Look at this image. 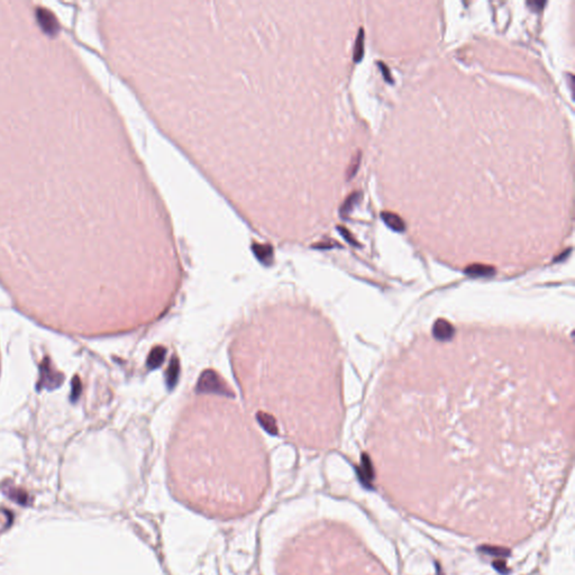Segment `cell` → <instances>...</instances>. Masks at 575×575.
<instances>
[{
  "label": "cell",
  "mask_w": 575,
  "mask_h": 575,
  "mask_svg": "<svg viewBox=\"0 0 575 575\" xmlns=\"http://www.w3.org/2000/svg\"><path fill=\"white\" fill-rule=\"evenodd\" d=\"M269 472L259 453L223 448L173 452L169 487L176 501L215 520H236L264 500Z\"/></svg>",
  "instance_id": "obj_1"
},
{
  "label": "cell",
  "mask_w": 575,
  "mask_h": 575,
  "mask_svg": "<svg viewBox=\"0 0 575 575\" xmlns=\"http://www.w3.org/2000/svg\"><path fill=\"white\" fill-rule=\"evenodd\" d=\"M347 553L338 528L314 523L288 539L275 562L277 575H347Z\"/></svg>",
  "instance_id": "obj_2"
},
{
  "label": "cell",
  "mask_w": 575,
  "mask_h": 575,
  "mask_svg": "<svg viewBox=\"0 0 575 575\" xmlns=\"http://www.w3.org/2000/svg\"><path fill=\"white\" fill-rule=\"evenodd\" d=\"M197 389L200 392H214L224 396L231 395L230 390L225 384V382L212 371H206L201 374Z\"/></svg>",
  "instance_id": "obj_3"
},
{
  "label": "cell",
  "mask_w": 575,
  "mask_h": 575,
  "mask_svg": "<svg viewBox=\"0 0 575 575\" xmlns=\"http://www.w3.org/2000/svg\"><path fill=\"white\" fill-rule=\"evenodd\" d=\"M454 327L452 326L447 320L445 319H439L436 321L434 325V336L437 340L440 341H447L453 337L454 335Z\"/></svg>",
  "instance_id": "obj_4"
},
{
  "label": "cell",
  "mask_w": 575,
  "mask_h": 575,
  "mask_svg": "<svg viewBox=\"0 0 575 575\" xmlns=\"http://www.w3.org/2000/svg\"><path fill=\"white\" fill-rule=\"evenodd\" d=\"M381 218L385 223V225L396 231H403L405 230L404 222L400 216L390 211H383L381 214Z\"/></svg>",
  "instance_id": "obj_5"
},
{
  "label": "cell",
  "mask_w": 575,
  "mask_h": 575,
  "mask_svg": "<svg viewBox=\"0 0 575 575\" xmlns=\"http://www.w3.org/2000/svg\"><path fill=\"white\" fill-rule=\"evenodd\" d=\"M253 251L261 262L265 263V264H270V263L272 262L273 251L271 246L261 245V244H254Z\"/></svg>",
  "instance_id": "obj_6"
},
{
  "label": "cell",
  "mask_w": 575,
  "mask_h": 575,
  "mask_svg": "<svg viewBox=\"0 0 575 575\" xmlns=\"http://www.w3.org/2000/svg\"><path fill=\"white\" fill-rule=\"evenodd\" d=\"M164 356H165V348L162 347V346H156L152 349V352L149 353L148 358H147V366L148 369H155L157 366H160L161 363H162L163 360H164Z\"/></svg>",
  "instance_id": "obj_7"
},
{
  "label": "cell",
  "mask_w": 575,
  "mask_h": 575,
  "mask_svg": "<svg viewBox=\"0 0 575 575\" xmlns=\"http://www.w3.org/2000/svg\"><path fill=\"white\" fill-rule=\"evenodd\" d=\"M179 372H180L179 360H178V357L173 356L171 362H170V365H169L168 373H167V382H168V385L170 389L174 387V384L176 383V380H178V376H179Z\"/></svg>",
  "instance_id": "obj_8"
},
{
  "label": "cell",
  "mask_w": 575,
  "mask_h": 575,
  "mask_svg": "<svg viewBox=\"0 0 575 575\" xmlns=\"http://www.w3.org/2000/svg\"><path fill=\"white\" fill-rule=\"evenodd\" d=\"M360 198H361V194L358 191L356 192H353L352 195H349L347 197V199L345 200L344 203L342 204L341 207V215L343 217H346L350 211L354 209V207H355V204L360 201Z\"/></svg>",
  "instance_id": "obj_9"
},
{
  "label": "cell",
  "mask_w": 575,
  "mask_h": 575,
  "mask_svg": "<svg viewBox=\"0 0 575 575\" xmlns=\"http://www.w3.org/2000/svg\"><path fill=\"white\" fill-rule=\"evenodd\" d=\"M258 418L259 424L262 425L263 428L265 429L266 431H269L270 434H277L278 432V428H277V424H275L274 418H272L270 415H267L265 412H259L258 413Z\"/></svg>",
  "instance_id": "obj_10"
},
{
  "label": "cell",
  "mask_w": 575,
  "mask_h": 575,
  "mask_svg": "<svg viewBox=\"0 0 575 575\" xmlns=\"http://www.w3.org/2000/svg\"><path fill=\"white\" fill-rule=\"evenodd\" d=\"M466 273L468 275H472V277H488V275H492L494 273V269L491 266L482 264H474L467 267Z\"/></svg>",
  "instance_id": "obj_11"
},
{
  "label": "cell",
  "mask_w": 575,
  "mask_h": 575,
  "mask_svg": "<svg viewBox=\"0 0 575 575\" xmlns=\"http://www.w3.org/2000/svg\"><path fill=\"white\" fill-rule=\"evenodd\" d=\"M364 55V29H358L357 38L355 42V47H354V61L356 63L361 62Z\"/></svg>",
  "instance_id": "obj_12"
},
{
  "label": "cell",
  "mask_w": 575,
  "mask_h": 575,
  "mask_svg": "<svg viewBox=\"0 0 575 575\" xmlns=\"http://www.w3.org/2000/svg\"><path fill=\"white\" fill-rule=\"evenodd\" d=\"M39 18H41V21L43 22V26H44L46 29H49L51 31L54 30L55 19L53 18V16L49 13V11H46V10L39 11Z\"/></svg>",
  "instance_id": "obj_13"
},
{
  "label": "cell",
  "mask_w": 575,
  "mask_h": 575,
  "mask_svg": "<svg viewBox=\"0 0 575 575\" xmlns=\"http://www.w3.org/2000/svg\"><path fill=\"white\" fill-rule=\"evenodd\" d=\"M361 152H357V154L353 157L352 162H350V165L347 170V179H352L354 175L356 174V172L358 170V168H360V164H361Z\"/></svg>",
  "instance_id": "obj_14"
},
{
  "label": "cell",
  "mask_w": 575,
  "mask_h": 575,
  "mask_svg": "<svg viewBox=\"0 0 575 575\" xmlns=\"http://www.w3.org/2000/svg\"><path fill=\"white\" fill-rule=\"evenodd\" d=\"M377 65H379V68L381 69V71H382V74H383V77H384V79H385V81L389 82V84H392L393 79H392V77H391V73H390V70H389L388 66L385 65L383 62H379V63H377Z\"/></svg>",
  "instance_id": "obj_15"
},
{
  "label": "cell",
  "mask_w": 575,
  "mask_h": 575,
  "mask_svg": "<svg viewBox=\"0 0 575 575\" xmlns=\"http://www.w3.org/2000/svg\"><path fill=\"white\" fill-rule=\"evenodd\" d=\"M527 5L529 6L531 10L542 11L543 8L546 6V1H539V0H536V1H527Z\"/></svg>",
  "instance_id": "obj_16"
},
{
  "label": "cell",
  "mask_w": 575,
  "mask_h": 575,
  "mask_svg": "<svg viewBox=\"0 0 575 575\" xmlns=\"http://www.w3.org/2000/svg\"><path fill=\"white\" fill-rule=\"evenodd\" d=\"M338 230H340V231H341V233H342V235L344 236V237H345L346 239H347V241H348L349 243H352V244H354V245H356V241H355V239H354V238L352 237V235H350V234L348 233V230H346V228H344V227H338Z\"/></svg>",
  "instance_id": "obj_17"
}]
</instances>
